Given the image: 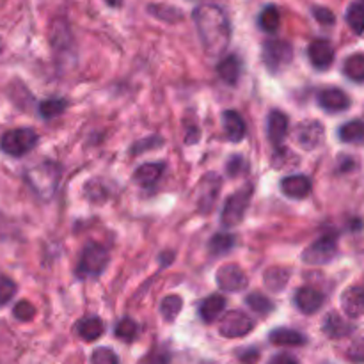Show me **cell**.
Instances as JSON below:
<instances>
[{"label": "cell", "mask_w": 364, "mask_h": 364, "mask_svg": "<svg viewBox=\"0 0 364 364\" xmlns=\"http://www.w3.org/2000/svg\"><path fill=\"white\" fill-rule=\"evenodd\" d=\"M194 21L206 53L223 55L231 41V23L228 14L213 4H203L194 11Z\"/></svg>", "instance_id": "cell-1"}, {"label": "cell", "mask_w": 364, "mask_h": 364, "mask_svg": "<svg viewBox=\"0 0 364 364\" xmlns=\"http://www.w3.org/2000/svg\"><path fill=\"white\" fill-rule=\"evenodd\" d=\"M28 187L41 199H50L57 191L60 180V167L53 162H43L31 167L25 174Z\"/></svg>", "instance_id": "cell-2"}, {"label": "cell", "mask_w": 364, "mask_h": 364, "mask_svg": "<svg viewBox=\"0 0 364 364\" xmlns=\"http://www.w3.org/2000/svg\"><path fill=\"white\" fill-rule=\"evenodd\" d=\"M38 141V134L32 128H14L2 135L0 149L9 156H23L36 148Z\"/></svg>", "instance_id": "cell-3"}, {"label": "cell", "mask_w": 364, "mask_h": 364, "mask_svg": "<svg viewBox=\"0 0 364 364\" xmlns=\"http://www.w3.org/2000/svg\"><path fill=\"white\" fill-rule=\"evenodd\" d=\"M252 196V185L240 188L235 194H231L228 198L226 205H224L223 213H220V223L226 228H235L244 220L245 212L249 208V203H251Z\"/></svg>", "instance_id": "cell-4"}, {"label": "cell", "mask_w": 364, "mask_h": 364, "mask_svg": "<svg viewBox=\"0 0 364 364\" xmlns=\"http://www.w3.org/2000/svg\"><path fill=\"white\" fill-rule=\"evenodd\" d=\"M109 251L100 244H87L80 255L78 262V276L80 277H95L105 270L109 265Z\"/></svg>", "instance_id": "cell-5"}, {"label": "cell", "mask_w": 364, "mask_h": 364, "mask_svg": "<svg viewBox=\"0 0 364 364\" xmlns=\"http://www.w3.org/2000/svg\"><path fill=\"white\" fill-rule=\"evenodd\" d=\"M336 237H333V235H323L318 240L313 242L309 247L304 249V252H302V262L308 263V265H326L331 259L336 258Z\"/></svg>", "instance_id": "cell-6"}, {"label": "cell", "mask_w": 364, "mask_h": 364, "mask_svg": "<svg viewBox=\"0 0 364 364\" xmlns=\"http://www.w3.org/2000/svg\"><path fill=\"white\" fill-rule=\"evenodd\" d=\"M294 59V48L283 39H270L263 45V63L270 71H277L288 66Z\"/></svg>", "instance_id": "cell-7"}, {"label": "cell", "mask_w": 364, "mask_h": 364, "mask_svg": "<svg viewBox=\"0 0 364 364\" xmlns=\"http://www.w3.org/2000/svg\"><path fill=\"white\" fill-rule=\"evenodd\" d=\"M252 329H255V320H252L247 313L238 311V309L228 311L226 315L223 316L219 326V333L223 334L224 338H244L247 336Z\"/></svg>", "instance_id": "cell-8"}, {"label": "cell", "mask_w": 364, "mask_h": 364, "mask_svg": "<svg viewBox=\"0 0 364 364\" xmlns=\"http://www.w3.org/2000/svg\"><path fill=\"white\" fill-rule=\"evenodd\" d=\"M323 137H326V130H323L320 121H302L294 132L295 142L304 149L318 148L322 144Z\"/></svg>", "instance_id": "cell-9"}, {"label": "cell", "mask_w": 364, "mask_h": 364, "mask_svg": "<svg viewBox=\"0 0 364 364\" xmlns=\"http://www.w3.org/2000/svg\"><path fill=\"white\" fill-rule=\"evenodd\" d=\"M220 180L219 174L215 173H210L199 181V187H198V206L203 213H208L210 210L213 208L215 205L217 198H219V192H220Z\"/></svg>", "instance_id": "cell-10"}, {"label": "cell", "mask_w": 364, "mask_h": 364, "mask_svg": "<svg viewBox=\"0 0 364 364\" xmlns=\"http://www.w3.org/2000/svg\"><path fill=\"white\" fill-rule=\"evenodd\" d=\"M217 284L223 288L224 291H240L247 287V276H245L244 270L240 269L235 263H228V265H223L219 270H217Z\"/></svg>", "instance_id": "cell-11"}, {"label": "cell", "mask_w": 364, "mask_h": 364, "mask_svg": "<svg viewBox=\"0 0 364 364\" xmlns=\"http://www.w3.org/2000/svg\"><path fill=\"white\" fill-rule=\"evenodd\" d=\"M313 183L304 174H291L281 180V192L290 199H304L311 194Z\"/></svg>", "instance_id": "cell-12"}, {"label": "cell", "mask_w": 364, "mask_h": 364, "mask_svg": "<svg viewBox=\"0 0 364 364\" xmlns=\"http://www.w3.org/2000/svg\"><path fill=\"white\" fill-rule=\"evenodd\" d=\"M309 60L316 70H327L334 60V48L326 39H315L308 48Z\"/></svg>", "instance_id": "cell-13"}, {"label": "cell", "mask_w": 364, "mask_h": 364, "mask_svg": "<svg viewBox=\"0 0 364 364\" xmlns=\"http://www.w3.org/2000/svg\"><path fill=\"white\" fill-rule=\"evenodd\" d=\"M288 127H290V119L284 112L281 110H272L267 119V135H269L270 142H272L276 148H279L283 144L284 137L288 134Z\"/></svg>", "instance_id": "cell-14"}, {"label": "cell", "mask_w": 364, "mask_h": 364, "mask_svg": "<svg viewBox=\"0 0 364 364\" xmlns=\"http://www.w3.org/2000/svg\"><path fill=\"white\" fill-rule=\"evenodd\" d=\"M295 304L304 315H313L323 306V295L316 288L302 287L295 291Z\"/></svg>", "instance_id": "cell-15"}, {"label": "cell", "mask_w": 364, "mask_h": 364, "mask_svg": "<svg viewBox=\"0 0 364 364\" xmlns=\"http://www.w3.org/2000/svg\"><path fill=\"white\" fill-rule=\"evenodd\" d=\"M320 105L323 107L329 112H341V110H347L350 107V98L345 91L338 87H329L323 89L318 95Z\"/></svg>", "instance_id": "cell-16"}, {"label": "cell", "mask_w": 364, "mask_h": 364, "mask_svg": "<svg viewBox=\"0 0 364 364\" xmlns=\"http://www.w3.org/2000/svg\"><path fill=\"white\" fill-rule=\"evenodd\" d=\"M341 308L350 318H359L364 315V288L352 287L341 295Z\"/></svg>", "instance_id": "cell-17"}, {"label": "cell", "mask_w": 364, "mask_h": 364, "mask_svg": "<svg viewBox=\"0 0 364 364\" xmlns=\"http://www.w3.org/2000/svg\"><path fill=\"white\" fill-rule=\"evenodd\" d=\"M223 124H224V134H226L228 141L231 142H240L245 137V121L237 110H226L223 114Z\"/></svg>", "instance_id": "cell-18"}, {"label": "cell", "mask_w": 364, "mask_h": 364, "mask_svg": "<svg viewBox=\"0 0 364 364\" xmlns=\"http://www.w3.org/2000/svg\"><path fill=\"white\" fill-rule=\"evenodd\" d=\"M224 308H226V299L223 295L213 294L201 302V306H199V315H201L203 322L212 323L223 315Z\"/></svg>", "instance_id": "cell-19"}, {"label": "cell", "mask_w": 364, "mask_h": 364, "mask_svg": "<svg viewBox=\"0 0 364 364\" xmlns=\"http://www.w3.org/2000/svg\"><path fill=\"white\" fill-rule=\"evenodd\" d=\"M164 169H166V166H164L162 162L142 164V166L137 167V171H135L134 180L137 181L139 185H142V187H151V185H155L156 181L162 178Z\"/></svg>", "instance_id": "cell-20"}, {"label": "cell", "mask_w": 364, "mask_h": 364, "mask_svg": "<svg viewBox=\"0 0 364 364\" xmlns=\"http://www.w3.org/2000/svg\"><path fill=\"white\" fill-rule=\"evenodd\" d=\"M105 327H103L102 318L98 316H89V318H84L78 322L77 333L78 336L84 341H96L103 334Z\"/></svg>", "instance_id": "cell-21"}, {"label": "cell", "mask_w": 364, "mask_h": 364, "mask_svg": "<svg viewBox=\"0 0 364 364\" xmlns=\"http://www.w3.org/2000/svg\"><path fill=\"white\" fill-rule=\"evenodd\" d=\"M269 340L274 345H279V347H299V345H306V336L304 334L297 333L294 329H276L270 333Z\"/></svg>", "instance_id": "cell-22"}, {"label": "cell", "mask_w": 364, "mask_h": 364, "mask_svg": "<svg viewBox=\"0 0 364 364\" xmlns=\"http://www.w3.org/2000/svg\"><path fill=\"white\" fill-rule=\"evenodd\" d=\"M240 70H242L240 60H238V57H235V55L224 57V59L219 63V66H217L219 77L230 85L237 84L238 78H240Z\"/></svg>", "instance_id": "cell-23"}, {"label": "cell", "mask_w": 364, "mask_h": 364, "mask_svg": "<svg viewBox=\"0 0 364 364\" xmlns=\"http://www.w3.org/2000/svg\"><path fill=\"white\" fill-rule=\"evenodd\" d=\"M291 272L288 269H283V267H272V269L267 270L263 274V281H265L267 288L272 291H281L290 281Z\"/></svg>", "instance_id": "cell-24"}, {"label": "cell", "mask_w": 364, "mask_h": 364, "mask_svg": "<svg viewBox=\"0 0 364 364\" xmlns=\"http://www.w3.org/2000/svg\"><path fill=\"white\" fill-rule=\"evenodd\" d=\"M338 137L348 144H359L364 141V121L354 119L345 123L338 132Z\"/></svg>", "instance_id": "cell-25"}, {"label": "cell", "mask_w": 364, "mask_h": 364, "mask_svg": "<svg viewBox=\"0 0 364 364\" xmlns=\"http://www.w3.org/2000/svg\"><path fill=\"white\" fill-rule=\"evenodd\" d=\"M323 333L331 338H345L352 333V326H348L340 315L331 313L323 322Z\"/></svg>", "instance_id": "cell-26"}, {"label": "cell", "mask_w": 364, "mask_h": 364, "mask_svg": "<svg viewBox=\"0 0 364 364\" xmlns=\"http://www.w3.org/2000/svg\"><path fill=\"white\" fill-rule=\"evenodd\" d=\"M343 71L352 82H364V53H354L343 64Z\"/></svg>", "instance_id": "cell-27"}, {"label": "cell", "mask_w": 364, "mask_h": 364, "mask_svg": "<svg viewBox=\"0 0 364 364\" xmlns=\"http://www.w3.org/2000/svg\"><path fill=\"white\" fill-rule=\"evenodd\" d=\"M245 304H247L252 311L258 313V315H262V316L270 315V313L274 311V308H276V306H274V302L270 301L269 297H265L263 294H258V291H256V294L247 295V299H245Z\"/></svg>", "instance_id": "cell-28"}, {"label": "cell", "mask_w": 364, "mask_h": 364, "mask_svg": "<svg viewBox=\"0 0 364 364\" xmlns=\"http://www.w3.org/2000/svg\"><path fill=\"white\" fill-rule=\"evenodd\" d=\"M259 27L265 32H276L281 25V13L276 6H267L259 14Z\"/></svg>", "instance_id": "cell-29"}, {"label": "cell", "mask_w": 364, "mask_h": 364, "mask_svg": "<svg viewBox=\"0 0 364 364\" xmlns=\"http://www.w3.org/2000/svg\"><path fill=\"white\" fill-rule=\"evenodd\" d=\"M235 247V237L230 233H217L215 237L210 240V251L215 256L226 255L228 251Z\"/></svg>", "instance_id": "cell-30"}, {"label": "cell", "mask_w": 364, "mask_h": 364, "mask_svg": "<svg viewBox=\"0 0 364 364\" xmlns=\"http://www.w3.org/2000/svg\"><path fill=\"white\" fill-rule=\"evenodd\" d=\"M68 102L66 100H60V98H50L45 100V102L39 103V114H41L45 119H52V117L59 116L66 110Z\"/></svg>", "instance_id": "cell-31"}, {"label": "cell", "mask_w": 364, "mask_h": 364, "mask_svg": "<svg viewBox=\"0 0 364 364\" xmlns=\"http://www.w3.org/2000/svg\"><path fill=\"white\" fill-rule=\"evenodd\" d=\"M347 23L350 25V28L355 32V34H363L364 32V4L355 2L348 7Z\"/></svg>", "instance_id": "cell-32"}, {"label": "cell", "mask_w": 364, "mask_h": 364, "mask_svg": "<svg viewBox=\"0 0 364 364\" xmlns=\"http://www.w3.org/2000/svg\"><path fill=\"white\" fill-rule=\"evenodd\" d=\"M181 308H183V301L178 295H169L162 301V306H160V311H162V316L166 320H174L178 315H180Z\"/></svg>", "instance_id": "cell-33"}, {"label": "cell", "mask_w": 364, "mask_h": 364, "mask_svg": "<svg viewBox=\"0 0 364 364\" xmlns=\"http://www.w3.org/2000/svg\"><path fill=\"white\" fill-rule=\"evenodd\" d=\"M139 334V326L132 318H123L117 322L116 326V336L119 338L121 341H134Z\"/></svg>", "instance_id": "cell-34"}, {"label": "cell", "mask_w": 364, "mask_h": 364, "mask_svg": "<svg viewBox=\"0 0 364 364\" xmlns=\"http://www.w3.org/2000/svg\"><path fill=\"white\" fill-rule=\"evenodd\" d=\"M272 164H274V167H277V169H290L291 166L299 164V159H295V155L290 151V149L281 148L279 146V148L274 151Z\"/></svg>", "instance_id": "cell-35"}, {"label": "cell", "mask_w": 364, "mask_h": 364, "mask_svg": "<svg viewBox=\"0 0 364 364\" xmlns=\"http://www.w3.org/2000/svg\"><path fill=\"white\" fill-rule=\"evenodd\" d=\"M14 294H16V284H14V281L6 276H0V308L6 306L14 297Z\"/></svg>", "instance_id": "cell-36"}, {"label": "cell", "mask_w": 364, "mask_h": 364, "mask_svg": "<svg viewBox=\"0 0 364 364\" xmlns=\"http://www.w3.org/2000/svg\"><path fill=\"white\" fill-rule=\"evenodd\" d=\"M92 364H119V359H117L116 352L110 350V348L102 347V348H96L92 352V358H91Z\"/></svg>", "instance_id": "cell-37"}, {"label": "cell", "mask_w": 364, "mask_h": 364, "mask_svg": "<svg viewBox=\"0 0 364 364\" xmlns=\"http://www.w3.org/2000/svg\"><path fill=\"white\" fill-rule=\"evenodd\" d=\"M13 313H14V316H16L18 320H21V322H28V320L34 318L36 308L31 304V302L21 301V302H18L16 306H14Z\"/></svg>", "instance_id": "cell-38"}, {"label": "cell", "mask_w": 364, "mask_h": 364, "mask_svg": "<svg viewBox=\"0 0 364 364\" xmlns=\"http://www.w3.org/2000/svg\"><path fill=\"white\" fill-rule=\"evenodd\" d=\"M348 358H350V361L364 364V338L352 343V347L348 348Z\"/></svg>", "instance_id": "cell-39"}, {"label": "cell", "mask_w": 364, "mask_h": 364, "mask_svg": "<svg viewBox=\"0 0 364 364\" xmlns=\"http://www.w3.org/2000/svg\"><path fill=\"white\" fill-rule=\"evenodd\" d=\"M226 169H228V174H230V176H238V174H240L242 171L245 169L244 159H242L240 155L231 156V160H230V162H228Z\"/></svg>", "instance_id": "cell-40"}, {"label": "cell", "mask_w": 364, "mask_h": 364, "mask_svg": "<svg viewBox=\"0 0 364 364\" xmlns=\"http://www.w3.org/2000/svg\"><path fill=\"white\" fill-rule=\"evenodd\" d=\"M13 235V223L7 219L6 215L0 213V242H4L6 238H9Z\"/></svg>", "instance_id": "cell-41"}, {"label": "cell", "mask_w": 364, "mask_h": 364, "mask_svg": "<svg viewBox=\"0 0 364 364\" xmlns=\"http://www.w3.org/2000/svg\"><path fill=\"white\" fill-rule=\"evenodd\" d=\"M315 18L323 25H333L334 23V14L329 9H323V7H316L315 9Z\"/></svg>", "instance_id": "cell-42"}, {"label": "cell", "mask_w": 364, "mask_h": 364, "mask_svg": "<svg viewBox=\"0 0 364 364\" xmlns=\"http://www.w3.org/2000/svg\"><path fill=\"white\" fill-rule=\"evenodd\" d=\"M269 364H299V361L290 354H277L270 359Z\"/></svg>", "instance_id": "cell-43"}, {"label": "cell", "mask_w": 364, "mask_h": 364, "mask_svg": "<svg viewBox=\"0 0 364 364\" xmlns=\"http://www.w3.org/2000/svg\"><path fill=\"white\" fill-rule=\"evenodd\" d=\"M247 354H249V355H245V354H240V358L244 359V361L247 363V364H252V363H256V359H258V352H256V350H249Z\"/></svg>", "instance_id": "cell-44"}, {"label": "cell", "mask_w": 364, "mask_h": 364, "mask_svg": "<svg viewBox=\"0 0 364 364\" xmlns=\"http://www.w3.org/2000/svg\"><path fill=\"white\" fill-rule=\"evenodd\" d=\"M107 4H109V6H114V7H116V6H119L121 0H107Z\"/></svg>", "instance_id": "cell-45"}, {"label": "cell", "mask_w": 364, "mask_h": 364, "mask_svg": "<svg viewBox=\"0 0 364 364\" xmlns=\"http://www.w3.org/2000/svg\"><path fill=\"white\" fill-rule=\"evenodd\" d=\"M361 4H364V0H361Z\"/></svg>", "instance_id": "cell-46"}]
</instances>
